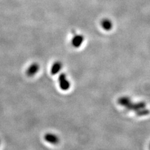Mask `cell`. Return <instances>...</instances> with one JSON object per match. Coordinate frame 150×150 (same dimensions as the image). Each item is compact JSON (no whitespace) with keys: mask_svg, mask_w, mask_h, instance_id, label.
<instances>
[{"mask_svg":"<svg viewBox=\"0 0 150 150\" xmlns=\"http://www.w3.org/2000/svg\"><path fill=\"white\" fill-rule=\"evenodd\" d=\"M62 67H63V65H62V62H54L51 69V74L54 75V74H56L57 73H58L60 71V70L62 69Z\"/></svg>","mask_w":150,"mask_h":150,"instance_id":"5","label":"cell"},{"mask_svg":"<svg viewBox=\"0 0 150 150\" xmlns=\"http://www.w3.org/2000/svg\"><path fill=\"white\" fill-rule=\"evenodd\" d=\"M149 113V111L146 108H144L137 112V115L139 116H143L148 115Z\"/></svg>","mask_w":150,"mask_h":150,"instance_id":"8","label":"cell"},{"mask_svg":"<svg viewBox=\"0 0 150 150\" xmlns=\"http://www.w3.org/2000/svg\"><path fill=\"white\" fill-rule=\"evenodd\" d=\"M146 108V103L143 101L138 102L137 103H133L131 102L126 107V109L128 111H133L138 112V111Z\"/></svg>","mask_w":150,"mask_h":150,"instance_id":"2","label":"cell"},{"mask_svg":"<svg viewBox=\"0 0 150 150\" xmlns=\"http://www.w3.org/2000/svg\"><path fill=\"white\" fill-rule=\"evenodd\" d=\"M131 102V100L129 98L127 97V96H123L120 98L118 100V104L122 106H123L125 108H126L127 106L129 103Z\"/></svg>","mask_w":150,"mask_h":150,"instance_id":"6","label":"cell"},{"mask_svg":"<svg viewBox=\"0 0 150 150\" xmlns=\"http://www.w3.org/2000/svg\"><path fill=\"white\" fill-rule=\"evenodd\" d=\"M149 149H150V145H149Z\"/></svg>","mask_w":150,"mask_h":150,"instance_id":"9","label":"cell"},{"mask_svg":"<svg viewBox=\"0 0 150 150\" xmlns=\"http://www.w3.org/2000/svg\"><path fill=\"white\" fill-rule=\"evenodd\" d=\"M58 81L59 87L63 91H67L68 90L70 86H71V84H70L68 79H67V75L64 73H61L58 78Z\"/></svg>","mask_w":150,"mask_h":150,"instance_id":"1","label":"cell"},{"mask_svg":"<svg viewBox=\"0 0 150 150\" xmlns=\"http://www.w3.org/2000/svg\"><path fill=\"white\" fill-rule=\"evenodd\" d=\"M40 66L37 63H32L26 70V74L28 76L32 77L34 76L39 71Z\"/></svg>","mask_w":150,"mask_h":150,"instance_id":"4","label":"cell"},{"mask_svg":"<svg viewBox=\"0 0 150 150\" xmlns=\"http://www.w3.org/2000/svg\"><path fill=\"white\" fill-rule=\"evenodd\" d=\"M83 38L81 36H76L74 37V38L73 39L72 41V44L73 46L75 48H78L81 46V43H83Z\"/></svg>","mask_w":150,"mask_h":150,"instance_id":"7","label":"cell"},{"mask_svg":"<svg viewBox=\"0 0 150 150\" xmlns=\"http://www.w3.org/2000/svg\"><path fill=\"white\" fill-rule=\"evenodd\" d=\"M44 139L46 142L52 144H57L59 142V139L58 136L51 133L45 134L44 136Z\"/></svg>","mask_w":150,"mask_h":150,"instance_id":"3","label":"cell"}]
</instances>
